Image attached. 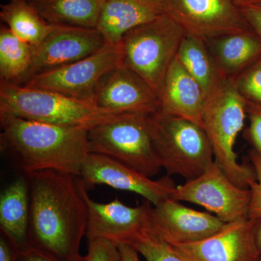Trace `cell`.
<instances>
[{
	"mask_svg": "<svg viewBox=\"0 0 261 261\" xmlns=\"http://www.w3.org/2000/svg\"><path fill=\"white\" fill-rule=\"evenodd\" d=\"M30 190L29 244L59 261H81L88 207L78 176L58 171L25 175Z\"/></svg>",
	"mask_w": 261,
	"mask_h": 261,
	"instance_id": "1",
	"label": "cell"
},
{
	"mask_svg": "<svg viewBox=\"0 0 261 261\" xmlns=\"http://www.w3.org/2000/svg\"><path fill=\"white\" fill-rule=\"evenodd\" d=\"M0 149L24 175L51 171L79 176L90 153L89 128L65 126L0 113Z\"/></svg>",
	"mask_w": 261,
	"mask_h": 261,
	"instance_id": "2",
	"label": "cell"
},
{
	"mask_svg": "<svg viewBox=\"0 0 261 261\" xmlns=\"http://www.w3.org/2000/svg\"><path fill=\"white\" fill-rule=\"evenodd\" d=\"M247 116V100L235 87L232 79H223L205 98L202 123L213 151L215 162L233 183L250 188L256 180L253 168L238 162L234 145Z\"/></svg>",
	"mask_w": 261,
	"mask_h": 261,
	"instance_id": "3",
	"label": "cell"
},
{
	"mask_svg": "<svg viewBox=\"0 0 261 261\" xmlns=\"http://www.w3.org/2000/svg\"><path fill=\"white\" fill-rule=\"evenodd\" d=\"M0 113L65 126L90 128L118 113L46 89L0 82Z\"/></svg>",
	"mask_w": 261,
	"mask_h": 261,
	"instance_id": "4",
	"label": "cell"
},
{
	"mask_svg": "<svg viewBox=\"0 0 261 261\" xmlns=\"http://www.w3.org/2000/svg\"><path fill=\"white\" fill-rule=\"evenodd\" d=\"M148 118L161 166L168 176L190 181L214 162L210 140L200 125L159 111Z\"/></svg>",
	"mask_w": 261,
	"mask_h": 261,
	"instance_id": "5",
	"label": "cell"
},
{
	"mask_svg": "<svg viewBox=\"0 0 261 261\" xmlns=\"http://www.w3.org/2000/svg\"><path fill=\"white\" fill-rule=\"evenodd\" d=\"M149 115L124 113L89 128L90 152L104 154L152 178L162 169Z\"/></svg>",
	"mask_w": 261,
	"mask_h": 261,
	"instance_id": "6",
	"label": "cell"
},
{
	"mask_svg": "<svg viewBox=\"0 0 261 261\" xmlns=\"http://www.w3.org/2000/svg\"><path fill=\"white\" fill-rule=\"evenodd\" d=\"M186 34L171 17L161 15L125 34L120 42L121 64L140 75L158 93Z\"/></svg>",
	"mask_w": 261,
	"mask_h": 261,
	"instance_id": "7",
	"label": "cell"
},
{
	"mask_svg": "<svg viewBox=\"0 0 261 261\" xmlns=\"http://www.w3.org/2000/svg\"><path fill=\"white\" fill-rule=\"evenodd\" d=\"M171 198L200 205L231 223L249 219L251 192L233 183L214 161L200 176L175 187Z\"/></svg>",
	"mask_w": 261,
	"mask_h": 261,
	"instance_id": "8",
	"label": "cell"
},
{
	"mask_svg": "<svg viewBox=\"0 0 261 261\" xmlns=\"http://www.w3.org/2000/svg\"><path fill=\"white\" fill-rule=\"evenodd\" d=\"M121 64L120 44H106L100 50L87 58L35 75L23 85L92 102L94 90L101 79Z\"/></svg>",
	"mask_w": 261,
	"mask_h": 261,
	"instance_id": "9",
	"label": "cell"
},
{
	"mask_svg": "<svg viewBox=\"0 0 261 261\" xmlns=\"http://www.w3.org/2000/svg\"><path fill=\"white\" fill-rule=\"evenodd\" d=\"M78 178L85 190H92L99 185H107L116 190L138 194L152 205L171 198L176 187L168 175L152 180L116 160L93 152L86 158Z\"/></svg>",
	"mask_w": 261,
	"mask_h": 261,
	"instance_id": "10",
	"label": "cell"
},
{
	"mask_svg": "<svg viewBox=\"0 0 261 261\" xmlns=\"http://www.w3.org/2000/svg\"><path fill=\"white\" fill-rule=\"evenodd\" d=\"M187 34L207 39L250 29L235 0H162Z\"/></svg>",
	"mask_w": 261,
	"mask_h": 261,
	"instance_id": "11",
	"label": "cell"
},
{
	"mask_svg": "<svg viewBox=\"0 0 261 261\" xmlns=\"http://www.w3.org/2000/svg\"><path fill=\"white\" fill-rule=\"evenodd\" d=\"M53 25L49 35L34 47L32 64L20 85L35 75L87 58L106 44L96 29Z\"/></svg>",
	"mask_w": 261,
	"mask_h": 261,
	"instance_id": "12",
	"label": "cell"
},
{
	"mask_svg": "<svg viewBox=\"0 0 261 261\" xmlns=\"http://www.w3.org/2000/svg\"><path fill=\"white\" fill-rule=\"evenodd\" d=\"M226 224L211 213L194 210L168 198L152 206L146 230L175 245L200 241L218 232Z\"/></svg>",
	"mask_w": 261,
	"mask_h": 261,
	"instance_id": "13",
	"label": "cell"
},
{
	"mask_svg": "<svg viewBox=\"0 0 261 261\" xmlns=\"http://www.w3.org/2000/svg\"><path fill=\"white\" fill-rule=\"evenodd\" d=\"M92 102L101 109L118 114L151 115L159 111L157 92L140 75L122 64L101 79Z\"/></svg>",
	"mask_w": 261,
	"mask_h": 261,
	"instance_id": "14",
	"label": "cell"
},
{
	"mask_svg": "<svg viewBox=\"0 0 261 261\" xmlns=\"http://www.w3.org/2000/svg\"><path fill=\"white\" fill-rule=\"evenodd\" d=\"M82 190L88 207V224L86 233L88 240L105 239L117 245L128 244L147 229L152 207L148 201L137 207L125 205L118 198L101 203L92 200L87 190L82 186Z\"/></svg>",
	"mask_w": 261,
	"mask_h": 261,
	"instance_id": "15",
	"label": "cell"
},
{
	"mask_svg": "<svg viewBox=\"0 0 261 261\" xmlns=\"http://www.w3.org/2000/svg\"><path fill=\"white\" fill-rule=\"evenodd\" d=\"M254 221L226 223L218 232L196 243L171 245L189 261H257Z\"/></svg>",
	"mask_w": 261,
	"mask_h": 261,
	"instance_id": "16",
	"label": "cell"
},
{
	"mask_svg": "<svg viewBox=\"0 0 261 261\" xmlns=\"http://www.w3.org/2000/svg\"><path fill=\"white\" fill-rule=\"evenodd\" d=\"M158 94L159 112L190 120L203 128L205 95L177 56L170 65Z\"/></svg>",
	"mask_w": 261,
	"mask_h": 261,
	"instance_id": "17",
	"label": "cell"
},
{
	"mask_svg": "<svg viewBox=\"0 0 261 261\" xmlns=\"http://www.w3.org/2000/svg\"><path fill=\"white\" fill-rule=\"evenodd\" d=\"M163 15L162 0H106L96 29L106 44H118L132 29Z\"/></svg>",
	"mask_w": 261,
	"mask_h": 261,
	"instance_id": "18",
	"label": "cell"
},
{
	"mask_svg": "<svg viewBox=\"0 0 261 261\" xmlns=\"http://www.w3.org/2000/svg\"><path fill=\"white\" fill-rule=\"evenodd\" d=\"M204 39L223 78H235L261 58V39L251 29Z\"/></svg>",
	"mask_w": 261,
	"mask_h": 261,
	"instance_id": "19",
	"label": "cell"
},
{
	"mask_svg": "<svg viewBox=\"0 0 261 261\" xmlns=\"http://www.w3.org/2000/svg\"><path fill=\"white\" fill-rule=\"evenodd\" d=\"M30 190L25 175L15 178L0 195V229L18 251L30 246Z\"/></svg>",
	"mask_w": 261,
	"mask_h": 261,
	"instance_id": "20",
	"label": "cell"
},
{
	"mask_svg": "<svg viewBox=\"0 0 261 261\" xmlns=\"http://www.w3.org/2000/svg\"><path fill=\"white\" fill-rule=\"evenodd\" d=\"M51 25L96 29L106 0H29Z\"/></svg>",
	"mask_w": 261,
	"mask_h": 261,
	"instance_id": "21",
	"label": "cell"
},
{
	"mask_svg": "<svg viewBox=\"0 0 261 261\" xmlns=\"http://www.w3.org/2000/svg\"><path fill=\"white\" fill-rule=\"evenodd\" d=\"M177 58L200 86L205 97L217 88L223 78L215 64L205 39L186 34L178 48Z\"/></svg>",
	"mask_w": 261,
	"mask_h": 261,
	"instance_id": "22",
	"label": "cell"
},
{
	"mask_svg": "<svg viewBox=\"0 0 261 261\" xmlns=\"http://www.w3.org/2000/svg\"><path fill=\"white\" fill-rule=\"evenodd\" d=\"M0 18L13 34L34 47L44 40L54 27L41 16L29 0H10L2 5Z\"/></svg>",
	"mask_w": 261,
	"mask_h": 261,
	"instance_id": "23",
	"label": "cell"
},
{
	"mask_svg": "<svg viewBox=\"0 0 261 261\" xmlns=\"http://www.w3.org/2000/svg\"><path fill=\"white\" fill-rule=\"evenodd\" d=\"M34 47L16 37L5 25L0 28V80L22 84L32 64Z\"/></svg>",
	"mask_w": 261,
	"mask_h": 261,
	"instance_id": "24",
	"label": "cell"
},
{
	"mask_svg": "<svg viewBox=\"0 0 261 261\" xmlns=\"http://www.w3.org/2000/svg\"><path fill=\"white\" fill-rule=\"evenodd\" d=\"M147 261H189L171 245L147 230L136 236L128 243Z\"/></svg>",
	"mask_w": 261,
	"mask_h": 261,
	"instance_id": "25",
	"label": "cell"
},
{
	"mask_svg": "<svg viewBox=\"0 0 261 261\" xmlns=\"http://www.w3.org/2000/svg\"><path fill=\"white\" fill-rule=\"evenodd\" d=\"M232 80L239 92L246 100L261 105V58Z\"/></svg>",
	"mask_w": 261,
	"mask_h": 261,
	"instance_id": "26",
	"label": "cell"
},
{
	"mask_svg": "<svg viewBox=\"0 0 261 261\" xmlns=\"http://www.w3.org/2000/svg\"><path fill=\"white\" fill-rule=\"evenodd\" d=\"M250 159L256 176V180L252 182L249 188L251 192V200L248 218L249 219L255 221L261 219V156L254 149H252L250 152Z\"/></svg>",
	"mask_w": 261,
	"mask_h": 261,
	"instance_id": "27",
	"label": "cell"
},
{
	"mask_svg": "<svg viewBox=\"0 0 261 261\" xmlns=\"http://www.w3.org/2000/svg\"><path fill=\"white\" fill-rule=\"evenodd\" d=\"M88 241L87 261H121V254L116 244L105 239Z\"/></svg>",
	"mask_w": 261,
	"mask_h": 261,
	"instance_id": "28",
	"label": "cell"
},
{
	"mask_svg": "<svg viewBox=\"0 0 261 261\" xmlns=\"http://www.w3.org/2000/svg\"><path fill=\"white\" fill-rule=\"evenodd\" d=\"M247 116L250 126L245 132V137L252 149L261 156V105L247 100Z\"/></svg>",
	"mask_w": 261,
	"mask_h": 261,
	"instance_id": "29",
	"label": "cell"
},
{
	"mask_svg": "<svg viewBox=\"0 0 261 261\" xmlns=\"http://www.w3.org/2000/svg\"><path fill=\"white\" fill-rule=\"evenodd\" d=\"M240 8L249 27L261 39V6L247 4Z\"/></svg>",
	"mask_w": 261,
	"mask_h": 261,
	"instance_id": "30",
	"label": "cell"
},
{
	"mask_svg": "<svg viewBox=\"0 0 261 261\" xmlns=\"http://www.w3.org/2000/svg\"><path fill=\"white\" fill-rule=\"evenodd\" d=\"M16 261H59L53 257L48 256L46 254L39 251L32 246L24 249L20 251H17ZM87 261V257H84L83 260Z\"/></svg>",
	"mask_w": 261,
	"mask_h": 261,
	"instance_id": "31",
	"label": "cell"
},
{
	"mask_svg": "<svg viewBox=\"0 0 261 261\" xmlns=\"http://www.w3.org/2000/svg\"><path fill=\"white\" fill-rule=\"evenodd\" d=\"M18 250H15L9 240L1 233L0 238V261H16Z\"/></svg>",
	"mask_w": 261,
	"mask_h": 261,
	"instance_id": "32",
	"label": "cell"
},
{
	"mask_svg": "<svg viewBox=\"0 0 261 261\" xmlns=\"http://www.w3.org/2000/svg\"><path fill=\"white\" fill-rule=\"evenodd\" d=\"M118 247L121 254V261H140L138 252L128 244H120Z\"/></svg>",
	"mask_w": 261,
	"mask_h": 261,
	"instance_id": "33",
	"label": "cell"
},
{
	"mask_svg": "<svg viewBox=\"0 0 261 261\" xmlns=\"http://www.w3.org/2000/svg\"><path fill=\"white\" fill-rule=\"evenodd\" d=\"M253 238L257 252L261 256V219L254 221Z\"/></svg>",
	"mask_w": 261,
	"mask_h": 261,
	"instance_id": "34",
	"label": "cell"
},
{
	"mask_svg": "<svg viewBox=\"0 0 261 261\" xmlns=\"http://www.w3.org/2000/svg\"><path fill=\"white\" fill-rule=\"evenodd\" d=\"M254 5L257 6H261V0H241L239 6L243 5Z\"/></svg>",
	"mask_w": 261,
	"mask_h": 261,
	"instance_id": "35",
	"label": "cell"
},
{
	"mask_svg": "<svg viewBox=\"0 0 261 261\" xmlns=\"http://www.w3.org/2000/svg\"><path fill=\"white\" fill-rule=\"evenodd\" d=\"M236 1L237 4L239 5L240 4V2H241V0H235Z\"/></svg>",
	"mask_w": 261,
	"mask_h": 261,
	"instance_id": "36",
	"label": "cell"
},
{
	"mask_svg": "<svg viewBox=\"0 0 261 261\" xmlns=\"http://www.w3.org/2000/svg\"><path fill=\"white\" fill-rule=\"evenodd\" d=\"M257 261H261V256H260V257H259L258 260H257Z\"/></svg>",
	"mask_w": 261,
	"mask_h": 261,
	"instance_id": "37",
	"label": "cell"
}]
</instances>
